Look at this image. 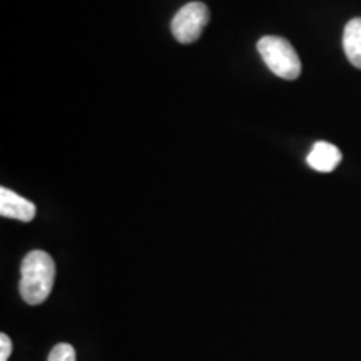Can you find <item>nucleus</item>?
Returning a JSON list of instances; mask_svg holds the SVG:
<instances>
[{"label":"nucleus","mask_w":361,"mask_h":361,"mask_svg":"<svg viewBox=\"0 0 361 361\" xmlns=\"http://www.w3.org/2000/svg\"><path fill=\"white\" fill-rule=\"evenodd\" d=\"M56 281V263L49 252L34 250L25 256L20 266L19 290L24 301L30 306L42 305Z\"/></svg>","instance_id":"1"},{"label":"nucleus","mask_w":361,"mask_h":361,"mask_svg":"<svg viewBox=\"0 0 361 361\" xmlns=\"http://www.w3.org/2000/svg\"><path fill=\"white\" fill-rule=\"evenodd\" d=\"M258 52L268 69L278 78L295 80L301 74V61L295 47L278 35H266L258 40Z\"/></svg>","instance_id":"2"},{"label":"nucleus","mask_w":361,"mask_h":361,"mask_svg":"<svg viewBox=\"0 0 361 361\" xmlns=\"http://www.w3.org/2000/svg\"><path fill=\"white\" fill-rule=\"evenodd\" d=\"M209 22V8L201 2H191L180 7L171 22V30L180 44H192L201 37Z\"/></svg>","instance_id":"3"},{"label":"nucleus","mask_w":361,"mask_h":361,"mask_svg":"<svg viewBox=\"0 0 361 361\" xmlns=\"http://www.w3.org/2000/svg\"><path fill=\"white\" fill-rule=\"evenodd\" d=\"M35 213H37V209H35L34 202L27 201L25 197L19 196L7 188L0 189V214L4 218L30 223L35 218Z\"/></svg>","instance_id":"4"},{"label":"nucleus","mask_w":361,"mask_h":361,"mask_svg":"<svg viewBox=\"0 0 361 361\" xmlns=\"http://www.w3.org/2000/svg\"><path fill=\"white\" fill-rule=\"evenodd\" d=\"M341 151L333 144L319 141L316 142L308 154V164L318 173H331L341 162Z\"/></svg>","instance_id":"5"},{"label":"nucleus","mask_w":361,"mask_h":361,"mask_svg":"<svg viewBox=\"0 0 361 361\" xmlns=\"http://www.w3.org/2000/svg\"><path fill=\"white\" fill-rule=\"evenodd\" d=\"M343 49L355 67L361 69V17L351 19L343 32Z\"/></svg>","instance_id":"6"},{"label":"nucleus","mask_w":361,"mask_h":361,"mask_svg":"<svg viewBox=\"0 0 361 361\" xmlns=\"http://www.w3.org/2000/svg\"><path fill=\"white\" fill-rule=\"evenodd\" d=\"M47 361H75V350L69 343H59L49 353Z\"/></svg>","instance_id":"7"},{"label":"nucleus","mask_w":361,"mask_h":361,"mask_svg":"<svg viewBox=\"0 0 361 361\" xmlns=\"http://www.w3.org/2000/svg\"><path fill=\"white\" fill-rule=\"evenodd\" d=\"M12 353V340L6 333L0 335V361H7Z\"/></svg>","instance_id":"8"}]
</instances>
